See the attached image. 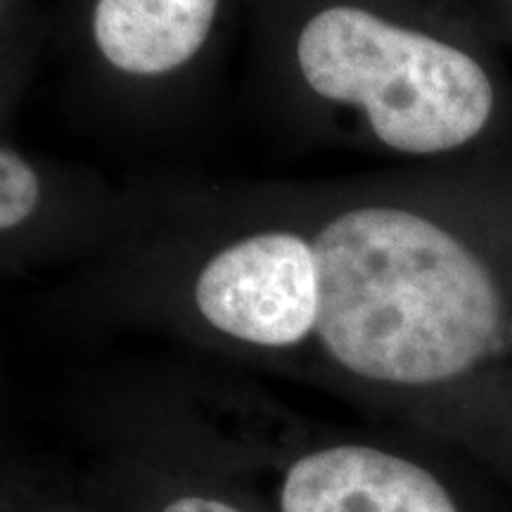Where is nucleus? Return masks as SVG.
Returning a JSON list of instances; mask_svg holds the SVG:
<instances>
[{
  "mask_svg": "<svg viewBox=\"0 0 512 512\" xmlns=\"http://www.w3.org/2000/svg\"><path fill=\"white\" fill-rule=\"evenodd\" d=\"M249 0H69L74 60L119 112H150L200 81Z\"/></svg>",
  "mask_w": 512,
  "mask_h": 512,
  "instance_id": "obj_4",
  "label": "nucleus"
},
{
  "mask_svg": "<svg viewBox=\"0 0 512 512\" xmlns=\"http://www.w3.org/2000/svg\"><path fill=\"white\" fill-rule=\"evenodd\" d=\"M275 107L309 136L439 166L512 155V72L472 0H249Z\"/></svg>",
  "mask_w": 512,
  "mask_h": 512,
  "instance_id": "obj_2",
  "label": "nucleus"
},
{
  "mask_svg": "<svg viewBox=\"0 0 512 512\" xmlns=\"http://www.w3.org/2000/svg\"><path fill=\"white\" fill-rule=\"evenodd\" d=\"M0 512H93L72 472H50L24 463L17 456L3 458Z\"/></svg>",
  "mask_w": 512,
  "mask_h": 512,
  "instance_id": "obj_7",
  "label": "nucleus"
},
{
  "mask_svg": "<svg viewBox=\"0 0 512 512\" xmlns=\"http://www.w3.org/2000/svg\"><path fill=\"white\" fill-rule=\"evenodd\" d=\"M503 50H512V0H472Z\"/></svg>",
  "mask_w": 512,
  "mask_h": 512,
  "instance_id": "obj_8",
  "label": "nucleus"
},
{
  "mask_svg": "<svg viewBox=\"0 0 512 512\" xmlns=\"http://www.w3.org/2000/svg\"><path fill=\"white\" fill-rule=\"evenodd\" d=\"M48 316L368 418L486 430L512 420V155L131 188L114 240L48 294Z\"/></svg>",
  "mask_w": 512,
  "mask_h": 512,
  "instance_id": "obj_1",
  "label": "nucleus"
},
{
  "mask_svg": "<svg viewBox=\"0 0 512 512\" xmlns=\"http://www.w3.org/2000/svg\"><path fill=\"white\" fill-rule=\"evenodd\" d=\"M124 207L126 190L3 138L0 259L5 275L79 271L110 245Z\"/></svg>",
  "mask_w": 512,
  "mask_h": 512,
  "instance_id": "obj_6",
  "label": "nucleus"
},
{
  "mask_svg": "<svg viewBox=\"0 0 512 512\" xmlns=\"http://www.w3.org/2000/svg\"><path fill=\"white\" fill-rule=\"evenodd\" d=\"M3 3H8V0H3Z\"/></svg>",
  "mask_w": 512,
  "mask_h": 512,
  "instance_id": "obj_9",
  "label": "nucleus"
},
{
  "mask_svg": "<svg viewBox=\"0 0 512 512\" xmlns=\"http://www.w3.org/2000/svg\"><path fill=\"white\" fill-rule=\"evenodd\" d=\"M86 460L72 472L93 512H266L247 484L83 387L72 406Z\"/></svg>",
  "mask_w": 512,
  "mask_h": 512,
  "instance_id": "obj_5",
  "label": "nucleus"
},
{
  "mask_svg": "<svg viewBox=\"0 0 512 512\" xmlns=\"http://www.w3.org/2000/svg\"><path fill=\"white\" fill-rule=\"evenodd\" d=\"M93 387L247 484L266 512H463L387 434L313 420L228 363L171 349Z\"/></svg>",
  "mask_w": 512,
  "mask_h": 512,
  "instance_id": "obj_3",
  "label": "nucleus"
}]
</instances>
